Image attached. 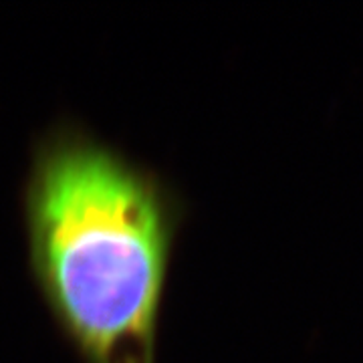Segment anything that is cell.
Here are the masks:
<instances>
[{"label":"cell","instance_id":"cell-1","mask_svg":"<svg viewBox=\"0 0 363 363\" xmlns=\"http://www.w3.org/2000/svg\"><path fill=\"white\" fill-rule=\"evenodd\" d=\"M180 198L87 130L43 133L23 188L40 298L81 363H157Z\"/></svg>","mask_w":363,"mask_h":363}]
</instances>
